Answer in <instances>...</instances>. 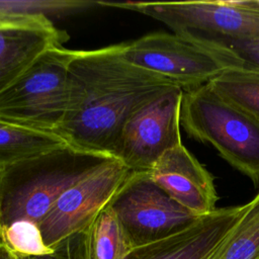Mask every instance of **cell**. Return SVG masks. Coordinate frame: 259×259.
Masks as SVG:
<instances>
[{"mask_svg": "<svg viewBox=\"0 0 259 259\" xmlns=\"http://www.w3.org/2000/svg\"><path fill=\"white\" fill-rule=\"evenodd\" d=\"M74 51L59 46L42 53L0 93V119L56 132L69 106Z\"/></svg>", "mask_w": 259, "mask_h": 259, "instance_id": "277c9868", "label": "cell"}, {"mask_svg": "<svg viewBox=\"0 0 259 259\" xmlns=\"http://www.w3.org/2000/svg\"><path fill=\"white\" fill-rule=\"evenodd\" d=\"M143 13L165 23L175 34L259 38V10L241 1L105 3Z\"/></svg>", "mask_w": 259, "mask_h": 259, "instance_id": "8992f818", "label": "cell"}, {"mask_svg": "<svg viewBox=\"0 0 259 259\" xmlns=\"http://www.w3.org/2000/svg\"><path fill=\"white\" fill-rule=\"evenodd\" d=\"M0 259H18L4 245L0 243Z\"/></svg>", "mask_w": 259, "mask_h": 259, "instance_id": "ffe728a7", "label": "cell"}, {"mask_svg": "<svg viewBox=\"0 0 259 259\" xmlns=\"http://www.w3.org/2000/svg\"><path fill=\"white\" fill-rule=\"evenodd\" d=\"M111 159L66 145L0 169V232L17 221L39 226L66 190Z\"/></svg>", "mask_w": 259, "mask_h": 259, "instance_id": "7a4b0ae2", "label": "cell"}, {"mask_svg": "<svg viewBox=\"0 0 259 259\" xmlns=\"http://www.w3.org/2000/svg\"><path fill=\"white\" fill-rule=\"evenodd\" d=\"M189 35L210 54L225 69L259 72V38H230L219 35Z\"/></svg>", "mask_w": 259, "mask_h": 259, "instance_id": "9a60e30c", "label": "cell"}, {"mask_svg": "<svg viewBox=\"0 0 259 259\" xmlns=\"http://www.w3.org/2000/svg\"><path fill=\"white\" fill-rule=\"evenodd\" d=\"M208 259H259V192Z\"/></svg>", "mask_w": 259, "mask_h": 259, "instance_id": "5bb4252c", "label": "cell"}, {"mask_svg": "<svg viewBox=\"0 0 259 259\" xmlns=\"http://www.w3.org/2000/svg\"><path fill=\"white\" fill-rule=\"evenodd\" d=\"M90 231L99 259H122L130 250L118 221L109 206L91 225Z\"/></svg>", "mask_w": 259, "mask_h": 259, "instance_id": "ac0fdd59", "label": "cell"}, {"mask_svg": "<svg viewBox=\"0 0 259 259\" xmlns=\"http://www.w3.org/2000/svg\"><path fill=\"white\" fill-rule=\"evenodd\" d=\"M68 37L42 13L0 8V93L42 53Z\"/></svg>", "mask_w": 259, "mask_h": 259, "instance_id": "30bf717a", "label": "cell"}, {"mask_svg": "<svg viewBox=\"0 0 259 259\" xmlns=\"http://www.w3.org/2000/svg\"><path fill=\"white\" fill-rule=\"evenodd\" d=\"M180 125L259 186V120L206 83L183 91Z\"/></svg>", "mask_w": 259, "mask_h": 259, "instance_id": "3957f363", "label": "cell"}, {"mask_svg": "<svg viewBox=\"0 0 259 259\" xmlns=\"http://www.w3.org/2000/svg\"><path fill=\"white\" fill-rule=\"evenodd\" d=\"M131 63L190 90L210 82L226 69L187 34L154 32L122 42Z\"/></svg>", "mask_w": 259, "mask_h": 259, "instance_id": "9c48e42d", "label": "cell"}, {"mask_svg": "<svg viewBox=\"0 0 259 259\" xmlns=\"http://www.w3.org/2000/svg\"><path fill=\"white\" fill-rule=\"evenodd\" d=\"M131 173L113 158L66 190L39 224L45 244L55 249L67 238L88 229L110 205Z\"/></svg>", "mask_w": 259, "mask_h": 259, "instance_id": "ba28073f", "label": "cell"}, {"mask_svg": "<svg viewBox=\"0 0 259 259\" xmlns=\"http://www.w3.org/2000/svg\"><path fill=\"white\" fill-rule=\"evenodd\" d=\"M109 207L130 250L174 235L199 218L172 199L150 172H132Z\"/></svg>", "mask_w": 259, "mask_h": 259, "instance_id": "5b68a950", "label": "cell"}, {"mask_svg": "<svg viewBox=\"0 0 259 259\" xmlns=\"http://www.w3.org/2000/svg\"><path fill=\"white\" fill-rule=\"evenodd\" d=\"M153 180L196 217L217 209L219 195L212 175L183 146L168 150L150 171Z\"/></svg>", "mask_w": 259, "mask_h": 259, "instance_id": "8fae6325", "label": "cell"}, {"mask_svg": "<svg viewBox=\"0 0 259 259\" xmlns=\"http://www.w3.org/2000/svg\"><path fill=\"white\" fill-rule=\"evenodd\" d=\"M182 95L175 86L139 109L122 127L112 157L132 172H150L168 150L181 145Z\"/></svg>", "mask_w": 259, "mask_h": 259, "instance_id": "52a82bcc", "label": "cell"}, {"mask_svg": "<svg viewBox=\"0 0 259 259\" xmlns=\"http://www.w3.org/2000/svg\"><path fill=\"white\" fill-rule=\"evenodd\" d=\"M90 227L55 247V254L59 259H99L93 247Z\"/></svg>", "mask_w": 259, "mask_h": 259, "instance_id": "d6986e66", "label": "cell"}, {"mask_svg": "<svg viewBox=\"0 0 259 259\" xmlns=\"http://www.w3.org/2000/svg\"><path fill=\"white\" fill-rule=\"evenodd\" d=\"M241 2L250 8L258 9L259 10V0H241Z\"/></svg>", "mask_w": 259, "mask_h": 259, "instance_id": "44dd1931", "label": "cell"}, {"mask_svg": "<svg viewBox=\"0 0 259 259\" xmlns=\"http://www.w3.org/2000/svg\"><path fill=\"white\" fill-rule=\"evenodd\" d=\"M0 243L17 258L45 256L54 253L42 239L39 226L29 221H17L0 232Z\"/></svg>", "mask_w": 259, "mask_h": 259, "instance_id": "e0dca14e", "label": "cell"}, {"mask_svg": "<svg viewBox=\"0 0 259 259\" xmlns=\"http://www.w3.org/2000/svg\"><path fill=\"white\" fill-rule=\"evenodd\" d=\"M244 209L245 204L217 208L174 235L132 248L122 259H208Z\"/></svg>", "mask_w": 259, "mask_h": 259, "instance_id": "7c38bea8", "label": "cell"}, {"mask_svg": "<svg viewBox=\"0 0 259 259\" xmlns=\"http://www.w3.org/2000/svg\"><path fill=\"white\" fill-rule=\"evenodd\" d=\"M69 77L68 110L55 133L76 149L108 156H112L127 120L177 86L127 61L122 55V44L74 51Z\"/></svg>", "mask_w": 259, "mask_h": 259, "instance_id": "6da1fadb", "label": "cell"}, {"mask_svg": "<svg viewBox=\"0 0 259 259\" xmlns=\"http://www.w3.org/2000/svg\"><path fill=\"white\" fill-rule=\"evenodd\" d=\"M66 145L68 143L55 132L0 119V169Z\"/></svg>", "mask_w": 259, "mask_h": 259, "instance_id": "4fadbf2b", "label": "cell"}, {"mask_svg": "<svg viewBox=\"0 0 259 259\" xmlns=\"http://www.w3.org/2000/svg\"><path fill=\"white\" fill-rule=\"evenodd\" d=\"M208 83L230 102L259 120V72L226 69Z\"/></svg>", "mask_w": 259, "mask_h": 259, "instance_id": "2e32d148", "label": "cell"}, {"mask_svg": "<svg viewBox=\"0 0 259 259\" xmlns=\"http://www.w3.org/2000/svg\"><path fill=\"white\" fill-rule=\"evenodd\" d=\"M19 259V258H18ZM21 259H59V257L55 254V251L53 254L50 255H45V256H35V257H26V258H21Z\"/></svg>", "mask_w": 259, "mask_h": 259, "instance_id": "7402d4cb", "label": "cell"}]
</instances>
